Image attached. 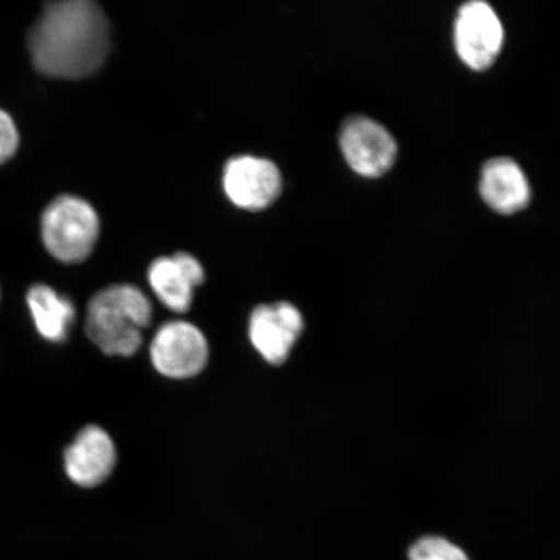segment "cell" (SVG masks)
<instances>
[{
    "label": "cell",
    "instance_id": "cell-7",
    "mask_svg": "<svg viewBox=\"0 0 560 560\" xmlns=\"http://www.w3.org/2000/svg\"><path fill=\"white\" fill-rule=\"evenodd\" d=\"M222 185L236 207L262 210L270 207L282 192V174L268 159L242 155L228 161Z\"/></svg>",
    "mask_w": 560,
    "mask_h": 560
},
{
    "label": "cell",
    "instance_id": "cell-12",
    "mask_svg": "<svg viewBox=\"0 0 560 560\" xmlns=\"http://www.w3.org/2000/svg\"><path fill=\"white\" fill-rule=\"evenodd\" d=\"M26 301L42 338L52 342L65 341L75 317L70 300L60 296L51 287L37 284L27 292Z\"/></svg>",
    "mask_w": 560,
    "mask_h": 560
},
{
    "label": "cell",
    "instance_id": "cell-8",
    "mask_svg": "<svg viewBox=\"0 0 560 560\" xmlns=\"http://www.w3.org/2000/svg\"><path fill=\"white\" fill-rule=\"evenodd\" d=\"M304 331L303 314L287 301L258 305L249 318V340L271 365H282L289 359Z\"/></svg>",
    "mask_w": 560,
    "mask_h": 560
},
{
    "label": "cell",
    "instance_id": "cell-6",
    "mask_svg": "<svg viewBox=\"0 0 560 560\" xmlns=\"http://www.w3.org/2000/svg\"><path fill=\"white\" fill-rule=\"evenodd\" d=\"M454 42L466 66L475 70L492 66L503 44V27L492 7L478 0L462 7L455 20Z\"/></svg>",
    "mask_w": 560,
    "mask_h": 560
},
{
    "label": "cell",
    "instance_id": "cell-11",
    "mask_svg": "<svg viewBox=\"0 0 560 560\" xmlns=\"http://www.w3.org/2000/svg\"><path fill=\"white\" fill-rule=\"evenodd\" d=\"M480 194L501 214H513L528 206L530 187L522 167L508 158L488 161L482 167Z\"/></svg>",
    "mask_w": 560,
    "mask_h": 560
},
{
    "label": "cell",
    "instance_id": "cell-10",
    "mask_svg": "<svg viewBox=\"0 0 560 560\" xmlns=\"http://www.w3.org/2000/svg\"><path fill=\"white\" fill-rule=\"evenodd\" d=\"M68 478L82 488L103 485L115 470L114 440L100 425H88L75 436L65 454Z\"/></svg>",
    "mask_w": 560,
    "mask_h": 560
},
{
    "label": "cell",
    "instance_id": "cell-2",
    "mask_svg": "<svg viewBox=\"0 0 560 560\" xmlns=\"http://www.w3.org/2000/svg\"><path fill=\"white\" fill-rule=\"evenodd\" d=\"M152 322V304L132 284H114L90 300L86 332L108 355H135L143 342V330Z\"/></svg>",
    "mask_w": 560,
    "mask_h": 560
},
{
    "label": "cell",
    "instance_id": "cell-1",
    "mask_svg": "<svg viewBox=\"0 0 560 560\" xmlns=\"http://www.w3.org/2000/svg\"><path fill=\"white\" fill-rule=\"evenodd\" d=\"M27 47L40 74L60 80L85 79L107 59L108 20L91 0L47 4L30 32Z\"/></svg>",
    "mask_w": 560,
    "mask_h": 560
},
{
    "label": "cell",
    "instance_id": "cell-3",
    "mask_svg": "<svg viewBox=\"0 0 560 560\" xmlns=\"http://www.w3.org/2000/svg\"><path fill=\"white\" fill-rule=\"evenodd\" d=\"M40 228L45 247L56 260L79 264L93 254L101 222L85 199L62 195L45 209Z\"/></svg>",
    "mask_w": 560,
    "mask_h": 560
},
{
    "label": "cell",
    "instance_id": "cell-4",
    "mask_svg": "<svg viewBox=\"0 0 560 560\" xmlns=\"http://www.w3.org/2000/svg\"><path fill=\"white\" fill-rule=\"evenodd\" d=\"M153 368L171 380L199 375L209 360L206 335L186 320L166 322L153 336L150 347Z\"/></svg>",
    "mask_w": 560,
    "mask_h": 560
},
{
    "label": "cell",
    "instance_id": "cell-13",
    "mask_svg": "<svg viewBox=\"0 0 560 560\" xmlns=\"http://www.w3.org/2000/svg\"><path fill=\"white\" fill-rule=\"evenodd\" d=\"M408 557L409 560H470L458 545L436 535L418 538L410 546Z\"/></svg>",
    "mask_w": 560,
    "mask_h": 560
},
{
    "label": "cell",
    "instance_id": "cell-14",
    "mask_svg": "<svg viewBox=\"0 0 560 560\" xmlns=\"http://www.w3.org/2000/svg\"><path fill=\"white\" fill-rule=\"evenodd\" d=\"M19 147V131L11 116L0 109V164L9 161Z\"/></svg>",
    "mask_w": 560,
    "mask_h": 560
},
{
    "label": "cell",
    "instance_id": "cell-5",
    "mask_svg": "<svg viewBox=\"0 0 560 560\" xmlns=\"http://www.w3.org/2000/svg\"><path fill=\"white\" fill-rule=\"evenodd\" d=\"M340 149L347 163L362 177L377 178L395 164V139L381 124L363 116L348 118L340 132Z\"/></svg>",
    "mask_w": 560,
    "mask_h": 560
},
{
    "label": "cell",
    "instance_id": "cell-9",
    "mask_svg": "<svg viewBox=\"0 0 560 560\" xmlns=\"http://www.w3.org/2000/svg\"><path fill=\"white\" fill-rule=\"evenodd\" d=\"M147 277L161 304L174 313H185L190 310L196 287L205 282L206 271L198 258L178 252L156 258Z\"/></svg>",
    "mask_w": 560,
    "mask_h": 560
}]
</instances>
